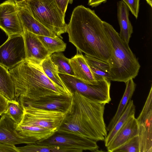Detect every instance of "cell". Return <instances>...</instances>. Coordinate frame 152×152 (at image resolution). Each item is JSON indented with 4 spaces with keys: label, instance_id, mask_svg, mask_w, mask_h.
<instances>
[{
    "label": "cell",
    "instance_id": "21",
    "mask_svg": "<svg viewBox=\"0 0 152 152\" xmlns=\"http://www.w3.org/2000/svg\"><path fill=\"white\" fill-rule=\"evenodd\" d=\"M0 93L8 100H17L14 83L8 69L0 64Z\"/></svg>",
    "mask_w": 152,
    "mask_h": 152
},
{
    "label": "cell",
    "instance_id": "4",
    "mask_svg": "<svg viewBox=\"0 0 152 152\" xmlns=\"http://www.w3.org/2000/svg\"><path fill=\"white\" fill-rule=\"evenodd\" d=\"M73 92L72 113L80 123L85 137L96 141L104 140L107 135L104 118L105 104L94 101L76 91Z\"/></svg>",
    "mask_w": 152,
    "mask_h": 152
},
{
    "label": "cell",
    "instance_id": "25",
    "mask_svg": "<svg viewBox=\"0 0 152 152\" xmlns=\"http://www.w3.org/2000/svg\"><path fill=\"white\" fill-rule=\"evenodd\" d=\"M24 113V104L20 100H11L7 101L6 114L18 125L23 119Z\"/></svg>",
    "mask_w": 152,
    "mask_h": 152
},
{
    "label": "cell",
    "instance_id": "9",
    "mask_svg": "<svg viewBox=\"0 0 152 152\" xmlns=\"http://www.w3.org/2000/svg\"><path fill=\"white\" fill-rule=\"evenodd\" d=\"M136 119L139 126L140 152H152V86L143 107Z\"/></svg>",
    "mask_w": 152,
    "mask_h": 152
},
{
    "label": "cell",
    "instance_id": "2",
    "mask_svg": "<svg viewBox=\"0 0 152 152\" xmlns=\"http://www.w3.org/2000/svg\"><path fill=\"white\" fill-rule=\"evenodd\" d=\"M17 99L34 101L48 97H71L70 94L53 83L44 73L41 65L24 59L9 69Z\"/></svg>",
    "mask_w": 152,
    "mask_h": 152
},
{
    "label": "cell",
    "instance_id": "11",
    "mask_svg": "<svg viewBox=\"0 0 152 152\" xmlns=\"http://www.w3.org/2000/svg\"><path fill=\"white\" fill-rule=\"evenodd\" d=\"M0 28L9 37L23 35V30L18 16L16 4L12 0L0 4Z\"/></svg>",
    "mask_w": 152,
    "mask_h": 152
},
{
    "label": "cell",
    "instance_id": "26",
    "mask_svg": "<svg viewBox=\"0 0 152 152\" xmlns=\"http://www.w3.org/2000/svg\"><path fill=\"white\" fill-rule=\"evenodd\" d=\"M39 39L49 52L51 56L54 53L64 51L66 44L61 37H55L37 35Z\"/></svg>",
    "mask_w": 152,
    "mask_h": 152
},
{
    "label": "cell",
    "instance_id": "37",
    "mask_svg": "<svg viewBox=\"0 0 152 152\" xmlns=\"http://www.w3.org/2000/svg\"><path fill=\"white\" fill-rule=\"evenodd\" d=\"M148 4L151 6V7H152V0H146Z\"/></svg>",
    "mask_w": 152,
    "mask_h": 152
},
{
    "label": "cell",
    "instance_id": "31",
    "mask_svg": "<svg viewBox=\"0 0 152 152\" xmlns=\"http://www.w3.org/2000/svg\"><path fill=\"white\" fill-rule=\"evenodd\" d=\"M89 67L96 81L101 80L104 79H106L110 80V76L109 72L91 66H89Z\"/></svg>",
    "mask_w": 152,
    "mask_h": 152
},
{
    "label": "cell",
    "instance_id": "22",
    "mask_svg": "<svg viewBox=\"0 0 152 152\" xmlns=\"http://www.w3.org/2000/svg\"><path fill=\"white\" fill-rule=\"evenodd\" d=\"M135 107L132 100H130L125 111L104 139L105 146L107 147L119 130L132 116H134Z\"/></svg>",
    "mask_w": 152,
    "mask_h": 152
},
{
    "label": "cell",
    "instance_id": "38",
    "mask_svg": "<svg viewBox=\"0 0 152 152\" xmlns=\"http://www.w3.org/2000/svg\"><path fill=\"white\" fill-rule=\"evenodd\" d=\"M72 0L73 1V0Z\"/></svg>",
    "mask_w": 152,
    "mask_h": 152
},
{
    "label": "cell",
    "instance_id": "34",
    "mask_svg": "<svg viewBox=\"0 0 152 152\" xmlns=\"http://www.w3.org/2000/svg\"><path fill=\"white\" fill-rule=\"evenodd\" d=\"M7 100L0 93V115L6 111Z\"/></svg>",
    "mask_w": 152,
    "mask_h": 152
},
{
    "label": "cell",
    "instance_id": "35",
    "mask_svg": "<svg viewBox=\"0 0 152 152\" xmlns=\"http://www.w3.org/2000/svg\"><path fill=\"white\" fill-rule=\"evenodd\" d=\"M107 0H88V4L92 7H96L102 3H105Z\"/></svg>",
    "mask_w": 152,
    "mask_h": 152
},
{
    "label": "cell",
    "instance_id": "18",
    "mask_svg": "<svg viewBox=\"0 0 152 152\" xmlns=\"http://www.w3.org/2000/svg\"><path fill=\"white\" fill-rule=\"evenodd\" d=\"M117 16L120 31L119 35L123 40L129 44L133 28L129 19V10L122 1L118 2Z\"/></svg>",
    "mask_w": 152,
    "mask_h": 152
},
{
    "label": "cell",
    "instance_id": "10",
    "mask_svg": "<svg viewBox=\"0 0 152 152\" xmlns=\"http://www.w3.org/2000/svg\"><path fill=\"white\" fill-rule=\"evenodd\" d=\"M39 144L61 146L80 151H97L98 146L96 141L88 138L75 135L56 133Z\"/></svg>",
    "mask_w": 152,
    "mask_h": 152
},
{
    "label": "cell",
    "instance_id": "33",
    "mask_svg": "<svg viewBox=\"0 0 152 152\" xmlns=\"http://www.w3.org/2000/svg\"><path fill=\"white\" fill-rule=\"evenodd\" d=\"M57 5L65 15L69 3L72 4V0H55Z\"/></svg>",
    "mask_w": 152,
    "mask_h": 152
},
{
    "label": "cell",
    "instance_id": "7",
    "mask_svg": "<svg viewBox=\"0 0 152 152\" xmlns=\"http://www.w3.org/2000/svg\"><path fill=\"white\" fill-rule=\"evenodd\" d=\"M65 85L73 92L76 91L96 102L109 103L111 99L110 94V82L104 79L98 81L95 84L84 82L74 76L58 73Z\"/></svg>",
    "mask_w": 152,
    "mask_h": 152
},
{
    "label": "cell",
    "instance_id": "1",
    "mask_svg": "<svg viewBox=\"0 0 152 152\" xmlns=\"http://www.w3.org/2000/svg\"><path fill=\"white\" fill-rule=\"evenodd\" d=\"M102 21L94 10L78 6L72 12L66 31L77 51L108 62L112 48Z\"/></svg>",
    "mask_w": 152,
    "mask_h": 152
},
{
    "label": "cell",
    "instance_id": "5",
    "mask_svg": "<svg viewBox=\"0 0 152 152\" xmlns=\"http://www.w3.org/2000/svg\"><path fill=\"white\" fill-rule=\"evenodd\" d=\"M20 4L47 28L62 39L66 32L64 15L55 0H25Z\"/></svg>",
    "mask_w": 152,
    "mask_h": 152
},
{
    "label": "cell",
    "instance_id": "17",
    "mask_svg": "<svg viewBox=\"0 0 152 152\" xmlns=\"http://www.w3.org/2000/svg\"><path fill=\"white\" fill-rule=\"evenodd\" d=\"M70 63L77 79L86 83L95 84L98 83L95 79L90 67L82 53L77 51V54L70 59Z\"/></svg>",
    "mask_w": 152,
    "mask_h": 152
},
{
    "label": "cell",
    "instance_id": "12",
    "mask_svg": "<svg viewBox=\"0 0 152 152\" xmlns=\"http://www.w3.org/2000/svg\"><path fill=\"white\" fill-rule=\"evenodd\" d=\"M23 32L25 59L41 65L42 62L50 55L37 35L26 30H23Z\"/></svg>",
    "mask_w": 152,
    "mask_h": 152
},
{
    "label": "cell",
    "instance_id": "24",
    "mask_svg": "<svg viewBox=\"0 0 152 152\" xmlns=\"http://www.w3.org/2000/svg\"><path fill=\"white\" fill-rule=\"evenodd\" d=\"M17 148L19 152H81L78 150L64 146L38 143L28 144L25 146Z\"/></svg>",
    "mask_w": 152,
    "mask_h": 152
},
{
    "label": "cell",
    "instance_id": "20",
    "mask_svg": "<svg viewBox=\"0 0 152 152\" xmlns=\"http://www.w3.org/2000/svg\"><path fill=\"white\" fill-rule=\"evenodd\" d=\"M126 87L123 96L119 104L116 112L107 127L110 131L125 111L135 90L136 85L133 79L128 80L126 83Z\"/></svg>",
    "mask_w": 152,
    "mask_h": 152
},
{
    "label": "cell",
    "instance_id": "19",
    "mask_svg": "<svg viewBox=\"0 0 152 152\" xmlns=\"http://www.w3.org/2000/svg\"><path fill=\"white\" fill-rule=\"evenodd\" d=\"M16 130L21 135L31 139L35 143L46 140L56 133V131L52 129L20 125H17Z\"/></svg>",
    "mask_w": 152,
    "mask_h": 152
},
{
    "label": "cell",
    "instance_id": "28",
    "mask_svg": "<svg viewBox=\"0 0 152 152\" xmlns=\"http://www.w3.org/2000/svg\"><path fill=\"white\" fill-rule=\"evenodd\" d=\"M140 147L139 136H136L118 148L114 152H140Z\"/></svg>",
    "mask_w": 152,
    "mask_h": 152
},
{
    "label": "cell",
    "instance_id": "29",
    "mask_svg": "<svg viewBox=\"0 0 152 152\" xmlns=\"http://www.w3.org/2000/svg\"><path fill=\"white\" fill-rule=\"evenodd\" d=\"M84 57L89 66L109 73L110 65L107 62L86 54Z\"/></svg>",
    "mask_w": 152,
    "mask_h": 152
},
{
    "label": "cell",
    "instance_id": "32",
    "mask_svg": "<svg viewBox=\"0 0 152 152\" xmlns=\"http://www.w3.org/2000/svg\"><path fill=\"white\" fill-rule=\"evenodd\" d=\"M19 152L17 147L15 145L0 142V152Z\"/></svg>",
    "mask_w": 152,
    "mask_h": 152
},
{
    "label": "cell",
    "instance_id": "13",
    "mask_svg": "<svg viewBox=\"0 0 152 152\" xmlns=\"http://www.w3.org/2000/svg\"><path fill=\"white\" fill-rule=\"evenodd\" d=\"M17 125L6 114H3L0 119V142L13 145L34 143L31 139L18 133L16 130Z\"/></svg>",
    "mask_w": 152,
    "mask_h": 152
},
{
    "label": "cell",
    "instance_id": "15",
    "mask_svg": "<svg viewBox=\"0 0 152 152\" xmlns=\"http://www.w3.org/2000/svg\"><path fill=\"white\" fill-rule=\"evenodd\" d=\"M16 4L18 16L23 30L38 35L53 37L58 36L34 18L25 7L20 4Z\"/></svg>",
    "mask_w": 152,
    "mask_h": 152
},
{
    "label": "cell",
    "instance_id": "16",
    "mask_svg": "<svg viewBox=\"0 0 152 152\" xmlns=\"http://www.w3.org/2000/svg\"><path fill=\"white\" fill-rule=\"evenodd\" d=\"M138 124L134 116L131 117L115 136L106 147L113 152L133 137L139 135Z\"/></svg>",
    "mask_w": 152,
    "mask_h": 152
},
{
    "label": "cell",
    "instance_id": "14",
    "mask_svg": "<svg viewBox=\"0 0 152 152\" xmlns=\"http://www.w3.org/2000/svg\"><path fill=\"white\" fill-rule=\"evenodd\" d=\"M22 102L25 105L49 110H59L68 115L73 111L75 104L73 96L71 97H48L34 101Z\"/></svg>",
    "mask_w": 152,
    "mask_h": 152
},
{
    "label": "cell",
    "instance_id": "23",
    "mask_svg": "<svg viewBox=\"0 0 152 152\" xmlns=\"http://www.w3.org/2000/svg\"><path fill=\"white\" fill-rule=\"evenodd\" d=\"M41 66L44 73L53 83L68 92L73 94L72 91L65 85L60 77L57 69L52 61L50 56L42 62Z\"/></svg>",
    "mask_w": 152,
    "mask_h": 152
},
{
    "label": "cell",
    "instance_id": "3",
    "mask_svg": "<svg viewBox=\"0 0 152 152\" xmlns=\"http://www.w3.org/2000/svg\"><path fill=\"white\" fill-rule=\"evenodd\" d=\"M103 25L112 48L110 65V80L124 82L134 78L138 75L140 66L127 44L109 23L102 21Z\"/></svg>",
    "mask_w": 152,
    "mask_h": 152
},
{
    "label": "cell",
    "instance_id": "27",
    "mask_svg": "<svg viewBox=\"0 0 152 152\" xmlns=\"http://www.w3.org/2000/svg\"><path fill=\"white\" fill-rule=\"evenodd\" d=\"M51 60L56 67L58 73L74 76V73L70 63V59L63 54L58 52L50 56Z\"/></svg>",
    "mask_w": 152,
    "mask_h": 152
},
{
    "label": "cell",
    "instance_id": "6",
    "mask_svg": "<svg viewBox=\"0 0 152 152\" xmlns=\"http://www.w3.org/2000/svg\"><path fill=\"white\" fill-rule=\"evenodd\" d=\"M24 108L23 119L18 125L50 129L56 132L68 115L59 110L37 108L24 104Z\"/></svg>",
    "mask_w": 152,
    "mask_h": 152
},
{
    "label": "cell",
    "instance_id": "30",
    "mask_svg": "<svg viewBox=\"0 0 152 152\" xmlns=\"http://www.w3.org/2000/svg\"><path fill=\"white\" fill-rule=\"evenodd\" d=\"M140 0H122L126 5L129 10L137 19L139 9Z\"/></svg>",
    "mask_w": 152,
    "mask_h": 152
},
{
    "label": "cell",
    "instance_id": "36",
    "mask_svg": "<svg viewBox=\"0 0 152 152\" xmlns=\"http://www.w3.org/2000/svg\"><path fill=\"white\" fill-rule=\"evenodd\" d=\"M16 4H18L20 3L25 0H12Z\"/></svg>",
    "mask_w": 152,
    "mask_h": 152
},
{
    "label": "cell",
    "instance_id": "8",
    "mask_svg": "<svg viewBox=\"0 0 152 152\" xmlns=\"http://www.w3.org/2000/svg\"><path fill=\"white\" fill-rule=\"evenodd\" d=\"M25 58L23 35H15L9 37L0 46V64L8 69L13 68Z\"/></svg>",
    "mask_w": 152,
    "mask_h": 152
}]
</instances>
